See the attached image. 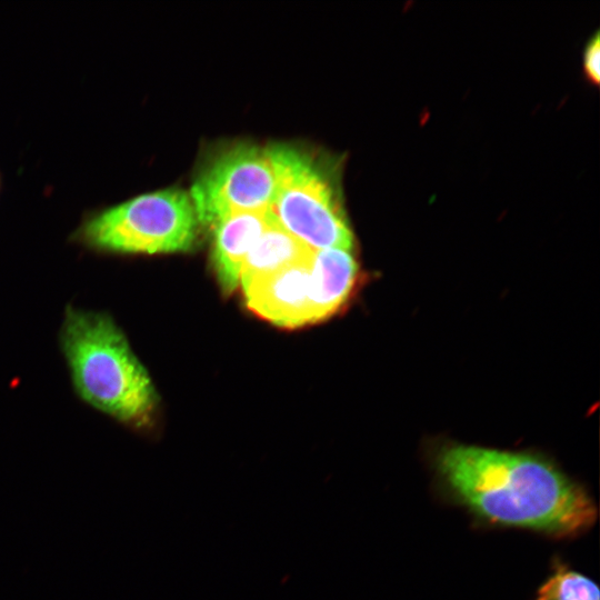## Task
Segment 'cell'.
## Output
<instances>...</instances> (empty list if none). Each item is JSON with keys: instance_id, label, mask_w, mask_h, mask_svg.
Returning a JSON list of instances; mask_svg holds the SVG:
<instances>
[{"instance_id": "obj_1", "label": "cell", "mask_w": 600, "mask_h": 600, "mask_svg": "<svg viewBox=\"0 0 600 600\" xmlns=\"http://www.w3.org/2000/svg\"><path fill=\"white\" fill-rule=\"evenodd\" d=\"M434 463L450 494L488 522L568 537L596 521L587 491L539 456L449 444Z\"/></svg>"}, {"instance_id": "obj_2", "label": "cell", "mask_w": 600, "mask_h": 600, "mask_svg": "<svg viewBox=\"0 0 600 600\" xmlns=\"http://www.w3.org/2000/svg\"><path fill=\"white\" fill-rule=\"evenodd\" d=\"M59 338L72 384L84 402L127 427H151L156 389L109 313L68 306Z\"/></svg>"}, {"instance_id": "obj_3", "label": "cell", "mask_w": 600, "mask_h": 600, "mask_svg": "<svg viewBox=\"0 0 600 600\" xmlns=\"http://www.w3.org/2000/svg\"><path fill=\"white\" fill-rule=\"evenodd\" d=\"M198 223L190 197L168 188L87 210L69 241L104 256L187 251L197 240Z\"/></svg>"}, {"instance_id": "obj_4", "label": "cell", "mask_w": 600, "mask_h": 600, "mask_svg": "<svg viewBox=\"0 0 600 600\" xmlns=\"http://www.w3.org/2000/svg\"><path fill=\"white\" fill-rule=\"evenodd\" d=\"M274 176L269 210L311 250H351L353 237L329 180L307 152L288 144L266 148Z\"/></svg>"}, {"instance_id": "obj_5", "label": "cell", "mask_w": 600, "mask_h": 600, "mask_svg": "<svg viewBox=\"0 0 600 600\" xmlns=\"http://www.w3.org/2000/svg\"><path fill=\"white\" fill-rule=\"evenodd\" d=\"M274 176L266 149L239 143L218 153L190 190L198 222L213 228L224 218L271 206Z\"/></svg>"}, {"instance_id": "obj_6", "label": "cell", "mask_w": 600, "mask_h": 600, "mask_svg": "<svg viewBox=\"0 0 600 600\" xmlns=\"http://www.w3.org/2000/svg\"><path fill=\"white\" fill-rule=\"evenodd\" d=\"M311 262L289 266L242 289L247 307L283 328L313 322Z\"/></svg>"}, {"instance_id": "obj_7", "label": "cell", "mask_w": 600, "mask_h": 600, "mask_svg": "<svg viewBox=\"0 0 600 600\" xmlns=\"http://www.w3.org/2000/svg\"><path fill=\"white\" fill-rule=\"evenodd\" d=\"M271 219L269 209L240 212L224 218L212 228L211 260L226 293H231L239 286L243 262Z\"/></svg>"}, {"instance_id": "obj_8", "label": "cell", "mask_w": 600, "mask_h": 600, "mask_svg": "<svg viewBox=\"0 0 600 600\" xmlns=\"http://www.w3.org/2000/svg\"><path fill=\"white\" fill-rule=\"evenodd\" d=\"M358 269L351 250L313 251L310 294L313 322L328 318L346 302L357 281Z\"/></svg>"}, {"instance_id": "obj_9", "label": "cell", "mask_w": 600, "mask_h": 600, "mask_svg": "<svg viewBox=\"0 0 600 600\" xmlns=\"http://www.w3.org/2000/svg\"><path fill=\"white\" fill-rule=\"evenodd\" d=\"M313 250L284 230L272 219L250 249L241 272L239 286L252 282L289 266L312 260Z\"/></svg>"}, {"instance_id": "obj_10", "label": "cell", "mask_w": 600, "mask_h": 600, "mask_svg": "<svg viewBox=\"0 0 600 600\" xmlns=\"http://www.w3.org/2000/svg\"><path fill=\"white\" fill-rule=\"evenodd\" d=\"M536 600H600V592L589 577L558 563L539 588Z\"/></svg>"}, {"instance_id": "obj_11", "label": "cell", "mask_w": 600, "mask_h": 600, "mask_svg": "<svg viewBox=\"0 0 600 600\" xmlns=\"http://www.w3.org/2000/svg\"><path fill=\"white\" fill-rule=\"evenodd\" d=\"M583 71L588 80L593 84L600 82V36L596 32L583 50Z\"/></svg>"}, {"instance_id": "obj_12", "label": "cell", "mask_w": 600, "mask_h": 600, "mask_svg": "<svg viewBox=\"0 0 600 600\" xmlns=\"http://www.w3.org/2000/svg\"><path fill=\"white\" fill-rule=\"evenodd\" d=\"M1 189H2V176H1V172H0V193H1Z\"/></svg>"}]
</instances>
